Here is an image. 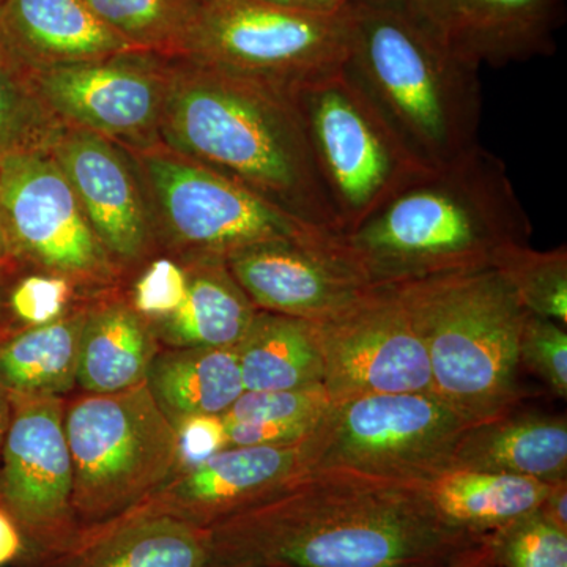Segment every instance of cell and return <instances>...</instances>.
Masks as SVG:
<instances>
[{"mask_svg":"<svg viewBox=\"0 0 567 567\" xmlns=\"http://www.w3.org/2000/svg\"><path fill=\"white\" fill-rule=\"evenodd\" d=\"M73 509L81 527L126 513L173 476L177 439L147 383L65 398Z\"/></svg>","mask_w":567,"mask_h":567,"instance_id":"6","label":"cell"},{"mask_svg":"<svg viewBox=\"0 0 567 567\" xmlns=\"http://www.w3.org/2000/svg\"><path fill=\"white\" fill-rule=\"evenodd\" d=\"M33 121L31 99L18 80L13 63L0 51V158L32 147Z\"/></svg>","mask_w":567,"mask_h":567,"instance_id":"35","label":"cell"},{"mask_svg":"<svg viewBox=\"0 0 567 567\" xmlns=\"http://www.w3.org/2000/svg\"><path fill=\"white\" fill-rule=\"evenodd\" d=\"M548 524L567 532V480L551 486L544 502L537 507Z\"/></svg>","mask_w":567,"mask_h":567,"instance_id":"38","label":"cell"},{"mask_svg":"<svg viewBox=\"0 0 567 567\" xmlns=\"http://www.w3.org/2000/svg\"><path fill=\"white\" fill-rule=\"evenodd\" d=\"M177 458L174 475L188 472L229 447L227 425L221 415H196L174 424Z\"/></svg>","mask_w":567,"mask_h":567,"instance_id":"36","label":"cell"},{"mask_svg":"<svg viewBox=\"0 0 567 567\" xmlns=\"http://www.w3.org/2000/svg\"><path fill=\"white\" fill-rule=\"evenodd\" d=\"M89 305L0 342V386L9 394L59 395L78 390L82 330Z\"/></svg>","mask_w":567,"mask_h":567,"instance_id":"26","label":"cell"},{"mask_svg":"<svg viewBox=\"0 0 567 567\" xmlns=\"http://www.w3.org/2000/svg\"><path fill=\"white\" fill-rule=\"evenodd\" d=\"M495 268L529 315L567 324L566 246L536 251L529 244L513 245L499 252Z\"/></svg>","mask_w":567,"mask_h":567,"instance_id":"28","label":"cell"},{"mask_svg":"<svg viewBox=\"0 0 567 567\" xmlns=\"http://www.w3.org/2000/svg\"><path fill=\"white\" fill-rule=\"evenodd\" d=\"M308 439L295 445L226 447L196 468L171 476L140 506L194 527L212 528L281 494L308 473Z\"/></svg>","mask_w":567,"mask_h":567,"instance_id":"14","label":"cell"},{"mask_svg":"<svg viewBox=\"0 0 567 567\" xmlns=\"http://www.w3.org/2000/svg\"><path fill=\"white\" fill-rule=\"evenodd\" d=\"M0 219L21 264L78 286H110L117 262L93 233L69 178L33 147L0 158Z\"/></svg>","mask_w":567,"mask_h":567,"instance_id":"11","label":"cell"},{"mask_svg":"<svg viewBox=\"0 0 567 567\" xmlns=\"http://www.w3.org/2000/svg\"><path fill=\"white\" fill-rule=\"evenodd\" d=\"M93 13L126 41L159 47L185 44L205 0H85Z\"/></svg>","mask_w":567,"mask_h":567,"instance_id":"29","label":"cell"},{"mask_svg":"<svg viewBox=\"0 0 567 567\" xmlns=\"http://www.w3.org/2000/svg\"><path fill=\"white\" fill-rule=\"evenodd\" d=\"M14 278L0 279V342L21 331L18 324L14 323L9 309L10 284Z\"/></svg>","mask_w":567,"mask_h":567,"instance_id":"42","label":"cell"},{"mask_svg":"<svg viewBox=\"0 0 567 567\" xmlns=\"http://www.w3.org/2000/svg\"><path fill=\"white\" fill-rule=\"evenodd\" d=\"M344 71L425 169L476 147L483 96L476 66L399 0L346 6Z\"/></svg>","mask_w":567,"mask_h":567,"instance_id":"4","label":"cell"},{"mask_svg":"<svg viewBox=\"0 0 567 567\" xmlns=\"http://www.w3.org/2000/svg\"><path fill=\"white\" fill-rule=\"evenodd\" d=\"M85 0H3L0 51L11 63L40 70L102 61L134 50Z\"/></svg>","mask_w":567,"mask_h":567,"instance_id":"19","label":"cell"},{"mask_svg":"<svg viewBox=\"0 0 567 567\" xmlns=\"http://www.w3.org/2000/svg\"><path fill=\"white\" fill-rule=\"evenodd\" d=\"M496 567H498V566H496Z\"/></svg>","mask_w":567,"mask_h":567,"instance_id":"47","label":"cell"},{"mask_svg":"<svg viewBox=\"0 0 567 567\" xmlns=\"http://www.w3.org/2000/svg\"><path fill=\"white\" fill-rule=\"evenodd\" d=\"M262 2L271 3V6L293 7V9H308L306 0H262Z\"/></svg>","mask_w":567,"mask_h":567,"instance_id":"45","label":"cell"},{"mask_svg":"<svg viewBox=\"0 0 567 567\" xmlns=\"http://www.w3.org/2000/svg\"><path fill=\"white\" fill-rule=\"evenodd\" d=\"M235 281L257 311L319 322L353 303L368 282L347 262L341 246H252L226 257Z\"/></svg>","mask_w":567,"mask_h":567,"instance_id":"15","label":"cell"},{"mask_svg":"<svg viewBox=\"0 0 567 567\" xmlns=\"http://www.w3.org/2000/svg\"><path fill=\"white\" fill-rule=\"evenodd\" d=\"M333 406L323 383L287 391H245L224 413V423L284 425L322 421Z\"/></svg>","mask_w":567,"mask_h":567,"instance_id":"30","label":"cell"},{"mask_svg":"<svg viewBox=\"0 0 567 567\" xmlns=\"http://www.w3.org/2000/svg\"><path fill=\"white\" fill-rule=\"evenodd\" d=\"M3 0H0V6H2Z\"/></svg>","mask_w":567,"mask_h":567,"instance_id":"46","label":"cell"},{"mask_svg":"<svg viewBox=\"0 0 567 567\" xmlns=\"http://www.w3.org/2000/svg\"><path fill=\"white\" fill-rule=\"evenodd\" d=\"M212 567H440L488 536L446 524L417 481L317 468L213 525Z\"/></svg>","mask_w":567,"mask_h":567,"instance_id":"1","label":"cell"},{"mask_svg":"<svg viewBox=\"0 0 567 567\" xmlns=\"http://www.w3.org/2000/svg\"><path fill=\"white\" fill-rule=\"evenodd\" d=\"M245 391H287L323 383L315 323L257 311L235 347Z\"/></svg>","mask_w":567,"mask_h":567,"instance_id":"27","label":"cell"},{"mask_svg":"<svg viewBox=\"0 0 567 567\" xmlns=\"http://www.w3.org/2000/svg\"><path fill=\"white\" fill-rule=\"evenodd\" d=\"M518 365L543 380L558 398L567 395L565 324L536 315L525 316L518 339Z\"/></svg>","mask_w":567,"mask_h":567,"instance_id":"32","label":"cell"},{"mask_svg":"<svg viewBox=\"0 0 567 567\" xmlns=\"http://www.w3.org/2000/svg\"><path fill=\"white\" fill-rule=\"evenodd\" d=\"M10 394L0 386V451H2L3 440H6L7 427L10 421Z\"/></svg>","mask_w":567,"mask_h":567,"instance_id":"43","label":"cell"},{"mask_svg":"<svg viewBox=\"0 0 567 567\" xmlns=\"http://www.w3.org/2000/svg\"><path fill=\"white\" fill-rule=\"evenodd\" d=\"M529 237L532 221L505 163L477 144L425 171L338 241L357 274L382 287L492 268L499 252Z\"/></svg>","mask_w":567,"mask_h":567,"instance_id":"2","label":"cell"},{"mask_svg":"<svg viewBox=\"0 0 567 567\" xmlns=\"http://www.w3.org/2000/svg\"><path fill=\"white\" fill-rule=\"evenodd\" d=\"M10 404L0 451V506L24 536L21 566L65 547L81 525L73 509L65 398L10 394Z\"/></svg>","mask_w":567,"mask_h":567,"instance_id":"12","label":"cell"},{"mask_svg":"<svg viewBox=\"0 0 567 567\" xmlns=\"http://www.w3.org/2000/svg\"><path fill=\"white\" fill-rule=\"evenodd\" d=\"M162 349L152 323L130 301L100 298L89 303L76 391L112 394L140 386Z\"/></svg>","mask_w":567,"mask_h":567,"instance_id":"22","label":"cell"},{"mask_svg":"<svg viewBox=\"0 0 567 567\" xmlns=\"http://www.w3.org/2000/svg\"><path fill=\"white\" fill-rule=\"evenodd\" d=\"M145 383L173 425L188 416H223L245 393L235 347L162 349Z\"/></svg>","mask_w":567,"mask_h":567,"instance_id":"25","label":"cell"},{"mask_svg":"<svg viewBox=\"0 0 567 567\" xmlns=\"http://www.w3.org/2000/svg\"><path fill=\"white\" fill-rule=\"evenodd\" d=\"M498 567H567V532L537 511L492 535Z\"/></svg>","mask_w":567,"mask_h":567,"instance_id":"31","label":"cell"},{"mask_svg":"<svg viewBox=\"0 0 567 567\" xmlns=\"http://www.w3.org/2000/svg\"><path fill=\"white\" fill-rule=\"evenodd\" d=\"M417 484L446 524L473 535L488 536L535 513L557 483L450 468Z\"/></svg>","mask_w":567,"mask_h":567,"instance_id":"24","label":"cell"},{"mask_svg":"<svg viewBox=\"0 0 567 567\" xmlns=\"http://www.w3.org/2000/svg\"><path fill=\"white\" fill-rule=\"evenodd\" d=\"M440 567H496L494 537H492V535L488 536L483 543L476 544L475 547L468 548L464 554L454 558L453 561L446 563V565Z\"/></svg>","mask_w":567,"mask_h":567,"instance_id":"39","label":"cell"},{"mask_svg":"<svg viewBox=\"0 0 567 567\" xmlns=\"http://www.w3.org/2000/svg\"><path fill=\"white\" fill-rule=\"evenodd\" d=\"M162 118L164 136L185 155L308 226L341 235L292 93L204 65L174 85Z\"/></svg>","mask_w":567,"mask_h":567,"instance_id":"3","label":"cell"},{"mask_svg":"<svg viewBox=\"0 0 567 567\" xmlns=\"http://www.w3.org/2000/svg\"><path fill=\"white\" fill-rule=\"evenodd\" d=\"M210 529L137 505L20 567H212Z\"/></svg>","mask_w":567,"mask_h":567,"instance_id":"16","label":"cell"},{"mask_svg":"<svg viewBox=\"0 0 567 567\" xmlns=\"http://www.w3.org/2000/svg\"><path fill=\"white\" fill-rule=\"evenodd\" d=\"M427 354L432 394L472 424L516 412L527 311L495 268L391 286Z\"/></svg>","mask_w":567,"mask_h":567,"instance_id":"5","label":"cell"},{"mask_svg":"<svg viewBox=\"0 0 567 567\" xmlns=\"http://www.w3.org/2000/svg\"><path fill=\"white\" fill-rule=\"evenodd\" d=\"M37 84L50 106L91 132L133 136L162 117V85L140 66L104 59L55 65L40 70Z\"/></svg>","mask_w":567,"mask_h":567,"instance_id":"17","label":"cell"},{"mask_svg":"<svg viewBox=\"0 0 567 567\" xmlns=\"http://www.w3.org/2000/svg\"><path fill=\"white\" fill-rule=\"evenodd\" d=\"M24 265L18 259L13 246L10 244L9 234L0 219V279L14 278L21 274Z\"/></svg>","mask_w":567,"mask_h":567,"instance_id":"41","label":"cell"},{"mask_svg":"<svg viewBox=\"0 0 567 567\" xmlns=\"http://www.w3.org/2000/svg\"><path fill=\"white\" fill-rule=\"evenodd\" d=\"M341 235L357 229L424 174L344 69L292 92Z\"/></svg>","mask_w":567,"mask_h":567,"instance_id":"7","label":"cell"},{"mask_svg":"<svg viewBox=\"0 0 567 567\" xmlns=\"http://www.w3.org/2000/svg\"><path fill=\"white\" fill-rule=\"evenodd\" d=\"M399 2L404 3L406 9L415 13L421 20L434 25L436 31L440 32V28H442L454 0H399Z\"/></svg>","mask_w":567,"mask_h":567,"instance_id":"40","label":"cell"},{"mask_svg":"<svg viewBox=\"0 0 567 567\" xmlns=\"http://www.w3.org/2000/svg\"><path fill=\"white\" fill-rule=\"evenodd\" d=\"M24 555V536L14 518L0 506V567H18Z\"/></svg>","mask_w":567,"mask_h":567,"instance_id":"37","label":"cell"},{"mask_svg":"<svg viewBox=\"0 0 567 567\" xmlns=\"http://www.w3.org/2000/svg\"><path fill=\"white\" fill-rule=\"evenodd\" d=\"M55 162L112 259L136 262L148 245L144 207L128 167L110 142L92 132L59 142Z\"/></svg>","mask_w":567,"mask_h":567,"instance_id":"18","label":"cell"},{"mask_svg":"<svg viewBox=\"0 0 567 567\" xmlns=\"http://www.w3.org/2000/svg\"><path fill=\"white\" fill-rule=\"evenodd\" d=\"M312 323L333 404L364 395L432 393L423 342L393 287H371Z\"/></svg>","mask_w":567,"mask_h":567,"instance_id":"13","label":"cell"},{"mask_svg":"<svg viewBox=\"0 0 567 567\" xmlns=\"http://www.w3.org/2000/svg\"><path fill=\"white\" fill-rule=\"evenodd\" d=\"M354 0H306V6L311 10L319 11H338L344 9L349 3Z\"/></svg>","mask_w":567,"mask_h":567,"instance_id":"44","label":"cell"},{"mask_svg":"<svg viewBox=\"0 0 567 567\" xmlns=\"http://www.w3.org/2000/svg\"><path fill=\"white\" fill-rule=\"evenodd\" d=\"M185 47L203 65L292 93L344 69L349 20L346 7L319 11L262 0H205Z\"/></svg>","mask_w":567,"mask_h":567,"instance_id":"8","label":"cell"},{"mask_svg":"<svg viewBox=\"0 0 567 567\" xmlns=\"http://www.w3.org/2000/svg\"><path fill=\"white\" fill-rule=\"evenodd\" d=\"M74 289L76 284L63 276L18 275L10 284V315L20 330L54 322L70 311Z\"/></svg>","mask_w":567,"mask_h":567,"instance_id":"33","label":"cell"},{"mask_svg":"<svg viewBox=\"0 0 567 567\" xmlns=\"http://www.w3.org/2000/svg\"><path fill=\"white\" fill-rule=\"evenodd\" d=\"M188 275L185 265L173 259L153 260L133 287L134 311L151 323L174 315L185 300Z\"/></svg>","mask_w":567,"mask_h":567,"instance_id":"34","label":"cell"},{"mask_svg":"<svg viewBox=\"0 0 567 567\" xmlns=\"http://www.w3.org/2000/svg\"><path fill=\"white\" fill-rule=\"evenodd\" d=\"M145 169L167 226L188 257L226 260L230 254L259 245L333 248L338 244V235L308 226L205 164L151 155Z\"/></svg>","mask_w":567,"mask_h":567,"instance_id":"10","label":"cell"},{"mask_svg":"<svg viewBox=\"0 0 567 567\" xmlns=\"http://www.w3.org/2000/svg\"><path fill=\"white\" fill-rule=\"evenodd\" d=\"M188 286L181 308L152 323L163 349L237 347L257 309L221 257H188Z\"/></svg>","mask_w":567,"mask_h":567,"instance_id":"23","label":"cell"},{"mask_svg":"<svg viewBox=\"0 0 567 567\" xmlns=\"http://www.w3.org/2000/svg\"><path fill=\"white\" fill-rule=\"evenodd\" d=\"M450 468L535 477L546 483L566 481V416L513 412L473 425L458 442Z\"/></svg>","mask_w":567,"mask_h":567,"instance_id":"21","label":"cell"},{"mask_svg":"<svg viewBox=\"0 0 567 567\" xmlns=\"http://www.w3.org/2000/svg\"><path fill=\"white\" fill-rule=\"evenodd\" d=\"M473 425L432 393L339 402L309 435L311 470L424 481L450 468L458 442Z\"/></svg>","mask_w":567,"mask_h":567,"instance_id":"9","label":"cell"},{"mask_svg":"<svg viewBox=\"0 0 567 567\" xmlns=\"http://www.w3.org/2000/svg\"><path fill=\"white\" fill-rule=\"evenodd\" d=\"M565 0H454L440 33L470 65L505 66L554 54Z\"/></svg>","mask_w":567,"mask_h":567,"instance_id":"20","label":"cell"}]
</instances>
